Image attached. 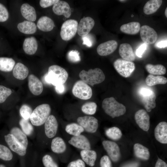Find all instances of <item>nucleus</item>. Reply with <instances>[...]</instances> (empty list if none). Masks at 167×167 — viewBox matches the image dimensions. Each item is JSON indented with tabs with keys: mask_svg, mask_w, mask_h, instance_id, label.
<instances>
[{
	"mask_svg": "<svg viewBox=\"0 0 167 167\" xmlns=\"http://www.w3.org/2000/svg\"><path fill=\"white\" fill-rule=\"evenodd\" d=\"M68 77V73L65 69L58 65H53L49 67L48 73L43 79L46 84L56 86L64 84Z\"/></svg>",
	"mask_w": 167,
	"mask_h": 167,
	"instance_id": "f257e3e1",
	"label": "nucleus"
},
{
	"mask_svg": "<svg viewBox=\"0 0 167 167\" xmlns=\"http://www.w3.org/2000/svg\"><path fill=\"white\" fill-rule=\"evenodd\" d=\"M102 106L105 112L113 118L124 114L126 110L125 106L117 101L113 97L105 99Z\"/></svg>",
	"mask_w": 167,
	"mask_h": 167,
	"instance_id": "f03ea898",
	"label": "nucleus"
},
{
	"mask_svg": "<svg viewBox=\"0 0 167 167\" xmlns=\"http://www.w3.org/2000/svg\"><path fill=\"white\" fill-rule=\"evenodd\" d=\"M51 108L49 105L43 104L37 106L33 111L30 118L32 124L38 126L45 123L50 115Z\"/></svg>",
	"mask_w": 167,
	"mask_h": 167,
	"instance_id": "7ed1b4c3",
	"label": "nucleus"
},
{
	"mask_svg": "<svg viewBox=\"0 0 167 167\" xmlns=\"http://www.w3.org/2000/svg\"><path fill=\"white\" fill-rule=\"evenodd\" d=\"M79 76L82 80L92 86L102 83L105 79L103 72L98 68L90 69L88 71L83 70L79 73Z\"/></svg>",
	"mask_w": 167,
	"mask_h": 167,
	"instance_id": "20e7f679",
	"label": "nucleus"
},
{
	"mask_svg": "<svg viewBox=\"0 0 167 167\" xmlns=\"http://www.w3.org/2000/svg\"><path fill=\"white\" fill-rule=\"evenodd\" d=\"M138 93L145 109L148 112H150L156 106L155 93L150 89L144 87L140 88Z\"/></svg>",
	"mask_w": 167,
	"mask_h": 167,
	"instance_id": "39448f33",
	"label": "nucleus"
},
{
	"mask_svg": "<svg viewBox=\"0 0 167 167\" xmlns=\"http://www.w3.org/2000/svg\"><path fill=\"white\" fill-rule=\"evenodd\" d=\"M72 92L75 97L84 100L90 99L92 95L91 88L82 80L75 83L72 88Z\"/></svg>",
	"mask_w": 167,
	"mask_h": 167,
	"instance_id": "423d86ee",
	"label": "nucleus"
},
{
	"mask_svg": "<svg viewBox=\"0 0 167 167\" xmlns=\"http://www.w3.org/2000/svg\"><path fill=\"white\" fill-rule=\"evenodd\" d=\"M78 24L77 21L73 19L65 21L61 28L60 34L62 39L68 41L72 39L77 32Z\"/></svg>",
	"mask_w": 167,
	"mask_h": 167,
	"instance_id": "0eeeda50",
	"label": "nucleus"
},
{
	"mask_svg": "<svg viewBox=\"0 0 167 167\" xmlns=\"http://www.w3.org/2000/svg\"><path fill=\"white\" fill-rule=\"evenodd\" d=\"M113 66L118 72L122 76L126 78L130 76L135 69L134 63L119 58L113 63Z\"/></svg>",
	"mask_w": 167,
	"mask_h": 167,
	"instance_id": "6e6552de",
	"label": "nucleus"
},
{
	"mask_svg": "<svg viewBox=\"0 0 167 167\" xmlns=\"http://www.w3.org/2000/svg\"><path fill=\"white\" fill-rule=\"evenodd\" d=\"M77 122L84 130L89 133H95L98 128V120L93 116H85L80 117L77 118Z\"/></svg>",
	"mask_w": 167,
	"mask_h": 167,
	"instance_id": "1a4fd4ad",
	"label": "nucleus"
},
{
	"mask_svg": "<svg viewBox=\"0 0 167 167\" xmlns=\"http://www.w3.org/2000/svg\"><path fill=\"white\" fill-rule=\"evenodd\" d=\"M139 31L141 39L145 44L151 45L156 42L158 35L153 28L149 26L144 25L140 27Z\"/></svg>",
	"mask_w": 167,
	"mask_h": 167,
	"instance_id": "9d476101",
	"label": "nucleus"
},
{
	"mask_svg": "<svg viewBox=\"0 0 167 167\" xmlns=\"http://www.w3.org/2000/svg\"><path fill=\"white\" fill-rule=\"evenodd\" d=\"M4 139L11 150L20 156H24L25 155L27 148L21 144L12 134L9 133L5 135Z\"/></svg>",
	"mask_w": 167,
	"mask_h": 167,
	"instance_id": "9b49d317",
	"label": "nucleus"
},
{
	"mask_svg": "<svg viewBox=\"0 0 167 167\" xmlns=\"http://www.w3.org/2000/svg\"><path fill=\"white\" fill-rule=\"evenodd\" d=\"M102 143L111 160L114 162L118 161L121 157L120 149L118 145L115 142L109 140L103 141Z\"/></svg>",
	"mask_w": 167,
	"mask_h": 167,
	"instance_id": "f8f14e48",
	"label": "nucleus"
},
{
	"mask_svg": "<svg viewBox=\"0 0 167 167\" xmlns=\"http://www.w3.org/2000/svg\"><path fill=\"white\" fill-rule=\"evenodd\" d=\"M95 21L90 17H84L81 19L78 24L77 32L82 37L88 35L94 26Z\"/></svg>",
	"mask_w": 167,
	"mask_h": 167,
	"instance_id": "ddd939ff",
	"label": "nucleus"
},
{
	"mask_svg": "<svg viewBox=\"0 0 167 167\" xmlns=\"http://www.w3.org/2000/svg\"><path fill=\"white\" fill-rule=\"evenodd\" d=\"M135 118L136 123L139 127L145 131H148L150 126V117L147 112L140 109L135 113Z\"/></svg>",
	"mask_w": 167,
	"mask_h": 167,
	"instance_id": "4468645a",
	"label": "nucleus"
},
{
	"mask_svg": "<svg viewBox=\"0 0 167 167\" xmlns=\"http://www.w3.org/2000/svg\"><path fill=\"white\" fill-rule=\"evenodd\" d=\"M118 46V43L116 41H108L100 44L97 48V52L100 56H107L114 52Z\"/></svg>",
	"mask_w": 167,
	"mask_h": 167,
	"instance_id": "2eb2a0df",
	"label": "nucleus"
},
{
	"mask_svg": "<svg viewBox=\"0 0 167 167\" xmlns=\"http://www.w3.org/2000/svg\"><path fill=\"white\" fill-rule=\"evenodd\" d=\"M58 124L54 116L50 115L45 123V131L46 136L49 138L54 137L56 135Z\"/></svg>",
	"mask_w": 167,
	"mask_h": 167,
	"instance_id": "dca6fc26",
	"label": "nucleus"
},
{
	"mask_svg": "<svg viewBox=\"0 0 167 167\" xmlns=\"http://www.w3.org/2000/svg\"><path fill=\"white\" fill-rule=\"evenodd\" d=\"M28 80V88L32 93L36 96L41 94L43 91V86L39 79L34 75L31 74Z\"/></svg>",
	"mask_w": 167,
	"mask_h": 167,
	"instance_id": "f3484780",
	"label": "nucleus"
},
{
	"mask_svg": "<svg viewBox=\"0 0 167 167\" xmlns=\"http://www.w3.org/2000/svg\"><path fill=\"white\" fill-rule=\"evenodd\" d=\"M53 11L56 15H63L69 18L71 15V9L69 4L63 1L58 0L53 6Z\"/></svg>",
	"mask_w": 167,
	"mask_h": 167,
	"instance_id": "a211bd4d",
	"label": "nucleus"
},
{
	"mask_svg": "<svg viewBox=\"0 0 167 167\" xmlns=\"http://www.w3.org/2000/svg\"><path fill=\"white\" fill-rule=\"evenodd\" d=\"M68 143L75 148L82 150L91 149V144L89 140L83 135L73 136Z\"/></svg>",
	"mask_w": 167,
	"mask_h": 167,
	"instance_id": "6ab92c4d",
	"label": "nucleus"
},
{
	"mask_svg": "<svg viewBox=\"0 0 167 167\" xmlns=\"http://www.w3.org/2000/svg\"><path fill=\"white\" fill-rule=\"evenodd\" d=\"M155 137L157 140L162 143H167V123L165 122H160L154 130Z\"/></svg>",
	"mask_w": 167,
	"mask_h": 167,
	"instance_id": "aec40b11",
	"label": "nucleus"
},
{
	"mask_svg": "<svg viewBox=\"0 0 167 167\" xmlns=\"http://www.w3.org/2000/svg\"><path fill=\"white\" fill-rule=\"evenodd\" d=\"M119 53L123 59L132 62L135 59V56L131 45L128 43L121 44L119 48Z\"/></svg>",
	"mask_w": 167,
	"mask_h": 167,
	"instance_id": "412c9836",
	"label": "nucleus"
},
{
	"mask_svg": "<svg viewBox=\"0 0 167 167\" xmlns=\"http://www.w3.org/2000/svg\"><path fill=\"white\" fill-rule=\"evenodd\" d=\"M38 48V43L35 37L31 36L26 38L23 44V49L27 54L32 55L36 52Z\"/></svg>",
	"mask_w": 167,
	"mask_h": 167,
	"instance_id": "4be33fe9",
	"label": "nucleus"
},
{
	"mask_svg": "<svg viewBox=\"0 0 167 167\" xmlns=\"http://www.w3.org/2000/svg\"><path fill=\"white\" fill-rule=\"evenodd\" d=\"M21 12L23 17L28 21H35L36 15L34 8L27 3L23 4L21 7Z\"/></svg>",
	"mask_w": 167,
	"mask_h": 167,
	"instance_id": "5701e85b",
	"label": "nucleus"
},
{
	"mask_svg": "<svg viewBox=\"0 0 167 167\" xmlns=\"http://www.w3.org/2000/svg\"><path fill=\"white\" fill-rule=\"evenodd\" d=\"M80 154L82 160L90 166L93 167L95 164L97 158L96 152L90 149L83 150Z\"/></svg>",
	"mask_w": 167,
	"mask_h": 167,
	"instance_id": "b1692460",
	"label": "nucleus"
},
{
	"mask_svg": "<svg viewBox=\"0 0 167 167\" xmlns=\"http://www.w3.org/2000/svg\"><path fill=\"white\" fill-rule=\"evenodd\" d=\"M29 70L28 67L23 64L17 63L14 66L13 71V76L16 79L23 80L28 75Z\"/></svg>",
	"mask_w": 167,
	"mask_h": 167,
	"instance_id": "393cba45",
	"label": "nucleus"
},
{
	"mask_svg": "<svg viewBox=\"0 0 167 167\" xmlns=\"http://www.w3.org/2000/svg\"><path fill=\"white\" fill-rule=\"evenodd\" d=\"M36 25L40 30L44 32L50 31L55 26L53 21L47 16H43L40 18Z\"/></svg>",
	"mask_w": 167,
	"mask_h": 167,
	"instance_id": "a878e982",
	"label": "nucleus"
},
{
	"mask_svg": "<svg viewBox=\"0 0 167 167\" xmlns=\"http://www.w3.org/2000/svg\"><path fill=\"white\" fill-rule=\"evenodd\" d=\"M17 28L20 32L25 34H32L36 31L35 24L33 22L28 20H25L19 23Z\"/></svg>",
	"mask_w": 167,
	"mask_h": 167,
	"instance_id": "bb28decb",
	"label": "nucleus"
},
{
	"mask_svg": "<svg viewBox=\"0 0 167 167\" xmlns=\"http://www.w3.org/2000/svg\"><path fill=\"white\" fill-rule=\"evenodd\" d=\"M140 24L137 22H132L122 25L120 28L121 31L125 34L135 35L140 31Z\"/></svg>",
	"mask_w": 167,
	"mask_h": 167,
	"instance_id": "cd10ccee",
	"label": "nucleus"
},
{
	"mask_svg": "<svg viewBox=\"0 0 167 167\" xmlns=\"http://www.w3.org/2000/svg\"><path fill=\"white\" fill-rule=\"evenodd\" d=\"M51 149L52 151L57 153H61L66 150V146L63 139L59 137L54 138L51 142Z\"/></svg>",
	"mask_w": 167,
	"mask_h": 167,
	"instance_id": "c85d7f7f",
	"label": "nucleus"
},
{
	"mask_svg": "<svg viewBox=\"0 0 167 167\" xmlns=\"http://www.w3.org/2000/svg\"><path fill=\"white\" fill-rule=\"evenodd\" d=\"M162 0H150L148 1L143 8L144 13L149 15L155 13L161 6Z\"/></svg>",
	"mask_w": 167,
	"mask_h": 167,
	"instance_id": "c756f323",
	"label": "nucleus"
},
{
	"mask_svg": "<svg viewBox=\"0 0 167 167\" xmlns=\"http://www.w3.org/2000/svg\"><path fill=\"white\" fill-rule=\"evenodd\" d=\"M134 150L136 157L140 159L147 160L150 157V152L148 149L142 145L136 143L134 146Z\"/></svg>",
	"mask_w": 167,
	"mask_h": 167,
	"instance_id": "7c9ffc66",
	"label": "nucleus"
},
{
	"mask_svg": "<svg viewBox=\"0 0 167 167\" xmlns=\"http://www.w3.org/2000/svg\"><path fill=\"white\" fill-rule=\"evenodd\" d=\"M10 133L27 148L28 144V139L26 135L22 130L17 127H14L11 129Z\"/></svg>",
	"mask_w": 167,
	"mask_h": 167,
	"instance_id": "2f4dec72",
	"label": "nucleus"
},
{
	"mask_svg": "<svg viewBox=\"0 0 167 167\" xmlns=\"http://www.w3.org/2000/svg\"><path fill=\"white\" fill-rule=\"evenodd\" d=\"M15 61L12 58L0 57V70L4 72L11 71L15 66Z\"/></svg>",
	"mask_w": 167,
	"mask_h": 167,
	"instance_id": "473e14b6",
	"label": "nucleus"
},
{
	"mask_svg": "<svg viewBox=\"0 0 167 167\" xmlns=\"http://www.w3.org/2000/svg\"><path fill=\"white\" fill-rule=\"evenodd\" d=\"M145 82L148 86H152L159 84H165L167 82V78L164 76L152 74L148 75L146 79Z\"/></svg>",
	"mask_w": 167,
	"mask_h": 167,
	"instance_id": "72a5a7b5",
	"label": "nucleus"
},
{
	"mask_svg": "<svg viewBox=\"0 0 167 167\" xmlns=\"http://www.w3.org/2000/svg\"><path fill=\"white\" fill-rule=\"evenodd\" d=\"M145 68L149 73L152 75H163L166 72L165 67L161 64H148L145 66Z\"/></svg>",
	"mask_w": 167,
	"mask_h": 167,
	"instance_id": "f704fd0d",
	"label": "nucleus"
},
{
	"mask_svg": "<svg viewBox=\"0 0 167 167\" xmlns=\"http://www.w3.org/2000/svg\"><path fill=\"white\" fill-rule=\"evenodd\" d=\"M65 131L68 134L73 136H77L84 131V129L79 124L73 123L67 125L65 127Z\"/></svg>",
	"mask_w": 167,
	"mask_h": 167,
	"instance_id": "c9c22d12",
	"label": "nucleus"
},
{
	"mask_svg": "<svg viewBox=\"0 0 167 167\" xmlns=\"http://www.w3.org/2000/svg\"><path fill=\"white\" fill-rule=\"evenodd\" d=\"M105 134L109 138L114 140L119 139L122 135L121 130L116 126L111 127L107 129L105 131Z\"/></svg>",
	"mask_w": 167,
	"mask_h": 167,
	"instance_id": "e433bc0d",
	"label": "nucleus"
},
{
	"mask_svg": "<svg viewBox=\"0 0 167 167\" xmlns=\"http://www.w3.org/2000/svg\"><path fill=\"white\" fill-rule=\"evenodd\" d=\"M97 106V105L95 102L92 101L88 102L82 105L81 109L84 113L92 115L96 112Z\"/></svg>",
	"mask_w": 167,
	"mask_h": 167,
	"instance_id": "4c0bfd02",
	"label": "nucleus"
},
{
	"mask_svg": "<svg viewBox=\"0 0 167 167\" xmlns=\"http://www.w3.org/2000/svg\"><path fill=\"white\" fill-rule=\"evenodd\" d=\"M19 124L22 131L26 135L29 136L32 133L33 128L28 120L22 118L19 121Z\"/></svg>",
	"mask_w": 167,
	"mask_h": 167,
	"instance_id": "58836bf2",
	"label": "nucleus"
},
{
	"mask_svg": "<svg viewBox=\"0 0 167 167\" xmlns=\"http://www.w3.org/2000/svg\"><path fill=\"white\" fill-rule=\"evenodd\" d=\"M13 154L6 146L0 144V159L5 161H9L13 158Z\"/></svg>",
	"mask_w": 167,
	"mask_h": 167,
	"instance_id": "ea45409f",
	"label": "nucleus"
},
{
	"mask_svg": "<svg viewBox=\"0 0 167 167\" xmlns=\"http://www.w3.org/2000/svg\"><path fill=\"white\" fill-rule=\"evenodd\" d=\"M32 111V108L27 104L23 105L19 109V113L21 117L23 118L28 120L30 119Z\"/></svg>",
	"mask_w": 167,
	"mask_h": 167,
	"instance_id": "a19ab883",
	"label": "nucleus"
},
{
	"mask_svg": "<svg viewBox=\"0 0 167 167\" xmlns=\"http://www.w3.org/2000/svg\"><path fill=\"white\" fill-rule=\"evenodd\" d=\"M12 93V91L9 88L0 85V103L4 102Z\"/></svg>",
	"mask_w": 167,
	"mask_h": 167,
	"instance_id": "79ce46f5",
	"label": "nucleus"
},
{
	"mask_svg": "<svg viewBox=\"0 0 167 167\" xmlns=\"http://www.w3.org/2000/svg\"><path fill=\"white\" fill-rule=\"evenodd\" d=\"M42 161L45 167H58L57 164L49 155H45L42 158Z\"/></svg>",
	"mask_w": 167,
	"mask_h": 167,
	"instance_id": "37998d69",
	"label": "nucleus"
},
{
	"mask_svg": "<svg viewBox=\"0 0 167 167\" xmlns=\"http://www.w3.org/2000/svg\"><path fill=\"white\" fill-rule=\"evenodd\" d=\"M68 60L72 62H78L81 60L79 52L76 50H72L69 51L67 54Z\"/></svg>",
	"mask_w": 167,
	"mask_h": 167,
	"instance_id": "c03bdc74",
	"label": "nucleus"
},
{
	"mask_svg": "<svg viewBox=\"0 0 167 167\" xmlns=\"http://www.w3.org/2000/svg\"><path fill=\"white\" fill-rule=\"evenodd\" d=\"M9 17L7 10L2 4L0 3V22L6 21Z\"/></svg>",
	"mask_w": 167,
	"mask_h": 167,
	"instance_id": "a18cd8bd",
	"label": "nucleus"
},
{
	"mask_svg": "<svg viewBox=\"0 0 167 167\" xmlns=\"http://www.w3.org/2000/svg\"><path fill=\"white\" fill-rule=\"evenodd\" d=\"M101 167H112V163L109 157L107 156H103L100 161Z\"/></svg>",
	"mask_w": 167,
	"mask_h": 167,
	"instance_id": "49530a36",
	"label": "nucleus"
},
{
	"mask_svg": "<svg viewBox=\"0 0 167 167\" xmlns=\"http://www.w3.org/2000/svg\"><path fill=\"white\" fill-rule=\"evenodd\" d=\"M58 0H41L40 4L43 8H46L54 5Z\"/></svg>",
	"mask_w": 167,
	"mask_h": 167,
	"instance_id": "de8ad7c7",
	"label": "nucleus"
},
{
	"mask_svg": "<svg viewBox=\"0 0 167 167\" xmlns=\"http://www.w3.org/2000/svg\"><path fill=\"white\" fill-rule=\"evenodd\" d=\"M83 44L86 45L88 47H91L93 43V41L92 36L89 34L82 37Z\"/></svg>",
	"mask_w": 167,
	"mask_h": 167,
	"instance_id": "09e8293b",
	"label": "nucleus"
},
{
	"mask_svg": "<svg viewBox=\"0 0 167 167\" xmlns=\"http://www.w3.org/2000/svg\"><path fill=\"white\" fill-rule=\"evenodd\" d=\"M147 45L145 44H143L140 45L136 49V55L139 58H141L143 53L146 49Z\"/></svg>",
	"mask_w": 167,
	"mask_h": 167,
	"instance_id": "8fccbe9b",
	"label": "nucleus"
},
{
	"mask_svg": "<svg viewBox=\"0 0 167 167\" xmlns=\"http://www.w3.org/2000/svg\"><path fill=\"white\" fill-rule=\"evenodd\" d=\"M55 90L58 94H63L65 91V87L64 84L57 85L55 86Z\"/></svg>",
	"mask_w": 167,
	"mask_h": 167,
	"instance_id": "3c124183",
	"label": "nucleus"
},
{
	"mask_svg": "<svg viewBox=\"0 0 167 167\" xmlns=\"http://www.w3.org/2000/svg\"><path fill=\"white\" fill-rule=\"evenodd\" d=\"M155 167H167V164L161 159L158 158Z\"/></svg>",
	"mask_w": 167,
	"mask_h": 167,
	"instance_id": "603ef678",
	"label": "nucleus"
},
{
	"mask_svg": "<svg viewBox=\"0 0 167 167\" xmlns=\"http://www.w3.org/2000/svg\"><path fill=\"white\" fill-rule=\"evenodd\" d=\"M139 163L136 162H133L124 164L121 167H139Z\"/></svg>",
	"mask_w": 167,
	"mask_h": 167,
	"instance_id": "864d4df0",
	"label": "nucleus"
},
{
	"mask_svg": "<svg viewBox=\"0 0 167 167\" xmlns=\"http://www.w3.org/2000/svg\"><path fill=\"white\" fill-rule=\"evenodd\" d=\"M156 45V46L160 48L165 47H167V40L160 41L158 42Z\"/></svg>",
	"mask_w": 167,
	"mask_h": 167,
	"instance_id": "5fc2aeb1",
	"label": "nucleus"
},
{
	"mask_svg": "<svg viewBox=\"0 0 167 167\" xmlns=\"http://www.w3.org/2000/svg\"><path fill=\"white\" fill-rule=\"evenodd\" d=\"M77 167H86L85 162L80 159H78L75 161Z\"/></svg>",
	"mask_w": 167,
	"mask_h": 167,
	"instance_id": "6e6d98bb",
	"label": "nucleus"
},
{
	"mask_svg": "<svg viewBox=\"0 0 167 167\" xmlns=\"http://www.w3.org/2000/svg\"><path fill=\"white\" fill-rule=\"evenodd\" d=\"M67 167H77L75 161H73L71 162L68 164Z\"/></svg>",
	"mask_w": 167,
	"mask_h": 167,
	"instance_id": "4d7b16f0",
	"label": "nucleus"
},
{
	"mask_svg": "<svg viewBox=\"0 0 167 167\" xmlns=\"http://www.w3.org/2000/svg\"><path fill=\"white\" fill-rule=\"evenodd\" d=\"M165 15L166 17H167V8L166 7L165 11Z\"/></svg>",
	"mask_w": 167,
	"mask_h": 167,
	"instance_id": "13d9d810",
	"label": "nucleus"
},
{
	"mask_svg": "<svg viewBox=\"0 0 167 167\" xmlns=\"http://www.w3.org/2000/svg\"><path fill=\"white\" fill-rule=\"evenodd\" d=\"M0 167H6L4 165L0 164Z\"/></svg>",
	"mask_w": 167,
	"mask_h": 167,
	"instance_id": "bf43d9fd",
	"label": "nucleus"
}]
</instances>
